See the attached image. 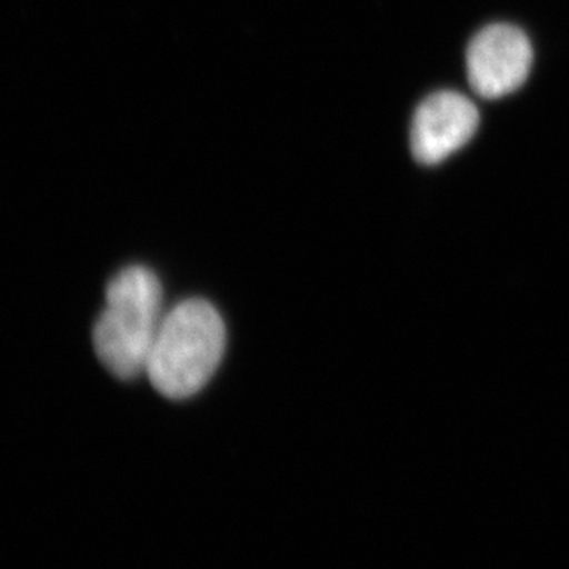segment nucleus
I'll return each mask as SVG.
<instances>
[{"label": "nucleus", "instance_id": "1", "mask_svg": "<svg viewBox=\"0 0 569 569\" xmlns=\"http://www.w3.org/2000/svg\"><path fill=\"white\" fill-rule=\"evenodd\" d=\"M224 351V320L209 301L191 298L164 312L144 373L159 395L187 400L213 378Z\"/></svg>", "mask_w": 569, "mask_h": 569}, {"label": "nucleus", "instance_id": "2", "mask_svg": "<svg viewBox=\"0 0 569 569\" xmlns=\"http://www.w3.org/2000/svg\"><path fill=\"white\" fill-rule=\"evenodd\" d=\"M161 283L147 267L121 270L106 289L94 323L93 346L108 372L122 381L147 372L148 357L163 320Z\"/></svg>", "mask_w": 569, "mask_h": 569}, {"label": "nucleus", "instance_id": "3", "mask_svg": "<svg viewBox=\"0 0 569 569\" xmlns=\"http://www.w3.org/2000/svg\"><path fill=\"white\" fill-rule=\"evenodd\" d=\"M532 67V44L512 24H490L471 39L466 54L468 80L482 99L515 93L526 83Z\"/></svg>", "mask_w": 569, "mask_h": 569}, {"label": "nucleus", "instance_id": "4", "mask_svg": "<svg viewBox=\"0 0 569 569\" xmlns=\"http://www.w3.org/2000/svg\"><path fill=\"white\" fill-rule=\"evenodd\" d=\"M479 111L457 91H438L418 106L411 128L412 156L423 164L442 163L476 136Z\"/></svg>", "mask_w": 569, "mask_h": 569}]
</instances>
